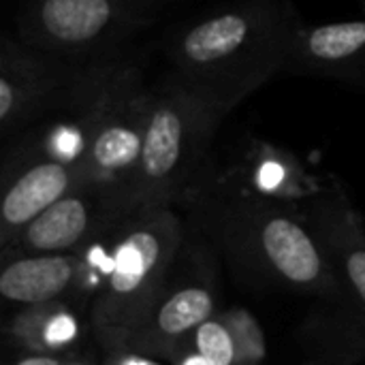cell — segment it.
I'll list each match as a JSON object with an SVG mask.
<instances>
[{"mask_svg":"<svg viewBox=\"0 0 365 365\" xmlns=\"http://www.w3.org/2000/svg\"><path fill=\"white\" fill-rule=\"evenodd\" d=\"M152 83L137 53L113 56L103 73L94 101V133L86 158V180L115 190H124L133 178L150 118Z\"/></svg>","mask_w":365,"mask_h":365,"instance_id":"6","label":"cell"},{"mask_svg":"<svg viewBox=\"0 0 365 365\" xmlns=\"http://www.w3.org/2000/svg\"><path fill=\"white\" fill-rule=\"evenodd\" d=\"M186 346L195 349L214 365H240L237 346L222 312H216L203 325H199Z\"/></svg>","mask_w":365,"mask_h":365,"instance_id":"17","label":"cell"},{"mask_svg":"<svg viewBox=\"0 0 365 365\" xmlns=\"http://www.w3.org/2000/svg\"><path fill=\"white\" fill-rule=\"evenodd\" d=\"M115 214H122L118 207V192L86 182L36 216L4 250V259L79 252Z\"/></svg>","mask_w":365,"mask_h":365,"instance_id":"10","label":"cell"},{"mask_svg":"<svg viewBox=\"0 0 365 365\" xmlns=\"http://www.w3.org/2000/svg\"><path fill=\"white\" fill-rule=\"evenodd\" d=\"M75 355H28L24 353L13 365H73Z\"/></svg>","mask_w":365,"mask_h":365,"instance_id":"19","label":"cell"},{"mask_svg":"<svg viewBox=\"0 0 365 365\" xmlns=\"http://www.w3.org/2000/svg\"><path fill=\"white\" fill-rule=\"evenodd\" d=\"M287 73L365 88V19L302 26Z\"/></svg>","mask_w":365,"mask_h":365,"instance_id":"12","label":"cell"},{"mask_svg":"<svg viewBox=\"0 0 365 365\" xmlns=\"http://www.w3.org/2000/svg\"><path fill=\"white\" fill-rule=\"evenodd\" d=\"M96 62V60H94ZM90 62H73L21 36L0 43V133L15 139L68 101Z\"/></svg>","mask_w":365,"mask_h":365,"instance_id":"7","label":"cell"},{"mask_svg":"<svg viewBox=\"0 0 365 365\" xmlns=\"http://www.w3.org/2000/svg\"><path fill=\"white\" fill-rule=\"evenodd\" d=\"M101 365H171L154 355H148L143 351H137L133 346H115L109 351H103Z\"/></svg>","mask_w":365,"mask_h":365,"instance_id":"18","label":"cell"},{"mask_svg":"<svg viewBox=\"0 0 365 365\" xmlns=\"http://www.w3.org/2000/svg\"><path fill=\"white\" fill-rule=\"evenodd\" d=\"M229 169L255 195L299 210L325 186L293 152L263 139H252L242 152V158Z\"/></svg>","mask_w":365,"mask_h":365,"instance_id":"13","label":"cell"},{"mask_svg":"<svg viewBox=\"0 0 365 365\" xmlns=\"http://www.w3.org/2000/svg\"><path fill=\"white\" fill-rule=\"evenodd\" d=\"M184 240L175 207L124 212L113 227V263L90 304L88 327L103 351L124 346L169 282Z\"/></svg>","mask_w":365,"mask_h":365,"instance_id":"4","label":"cell"},{"mask_svg":"<svg viewBox=\"0 0 365 365\" xmlns=\"http://www.w3.org/2000/svg\"><path fill=\"white\" fill-rule=\"evenodd\" d=\"M229 113L214 96L173 73L154 83L141 156L118 195L120 212L180 205L212 165V141Z\"/></svg>","mask_w":365,"mask_h":365,"instance_id":"3","label":"cell"},{"mask_svg":"<svg viewBox=\"0 0 365 365\" xmlns=\"http://www.w3.org/2000/svg\"><path fill=\"white\" fill-rule=\"evenodd\" d=\"M222 314L233 334L240 365L265 364L267 342H265V334H263V327L257 321V317L242 306H231V308L222 310Z\"/></svg>","mask_w":365,"mask_h":365,"instance_id":"16","label":"cell"},{"mask_svg":"<svg viewBox=\"0 0 365 365\" xmlns=\"http://www.w3.org/2000/svg\"><path fill=\"white\" fill-rule=\"evenodd\" d=\"M79 255H24L4 259L0 295L19 308L73 299L77 291Z\"/></svg>","mask_w":365,"mask_h":365,"instance_id":"14","label":"cell"},{"mask_svg":"<svg viewBox=\"0 0 365 365\" xmlns=\"http://www.w3.org/2000/svg\"><path fill=\"white\" fill-rule=\"evenodd\" d=\"M173 0H26L17 36L73 62L128 51Z\"/></svg>","mask_w":365,"mask_h":365,"instance_id":"5","label":"cell"},{"mask_svg":"<svg viewBox=\"0 0 365 365\" xmlns=\"http://www.w3.org/2000/svg\"><path fill=\"white\" fill-rule=\"evenodd\" d=\"M6 336L28 355H75L86 336V321L68 299L24 306L11 317Z\"/></svg>","mask_w":365,"mask_h":365,"instance_id":"15","label":"cell"},{"mask_svg":"<svg viewBox=\"0 0 365 365\" xmlns=\"http://www.w3.org/2000/svg\"><path fill=\"white\" fill-rule=\"evenodd\" d=\"M171 365H214L212 361H207L203 355H199L195 349L190 346H184V351L171 361Z\"/></svg>","mask_w":365,"mask_h":365,"instance_id":"20","label":"cell"},{"mask_svg":"<svg viewBox=\"0 0 365 365\" xmlns=\"http://www.w3.org/2000/svg\"><path fill=\"white\" fill-rule=\"evenodd\" d=\"M302 26L289 0L227 2L171 36V73L233 111L269 79L287 73Z\"/></svg>","mask_w":365,"mask_h":365,"instance_id":"2","label":"cell"},{"mask_svg":"<svg viewBox=\"0 0 365 365\" xmlns=\"http://www.w3.org/2000/svg\"><path fill=\"white\" fill-rule=\"evenodd\" d=\"M180 205L246 272L291 291L338 297L334 269L304 210L259 197L231 169L212 165Z\"/></svg>","mask_w":365,"mask_h":365,"instance_id":"1","label":"cell"},{"mask_svg":"<svg viewBox=\"0 0 365 365\" xmlns=\"http://www.w3.org/2000/svg\"><path fill=\"white\" fill-rule=\"evenodd\" d=\"M216 314L214 276L195 272L163 289L137 331L124 346H133L163 361H173L192 334Z\"/></svg>","mask_w":365,"mask_h":365,"instance_id":"11","label":"cell"},{"mask_svg":"<svg viewBox=\"0 0 365 365\" xmlns=\"http://www.w3.org/2000/svg\"><path fill=\"white\" fill-rule=\"evenodd\" d=\"M79 165H64L15 145L6 163L0 201V244L6 250L15 237L47 207L86 184Z\"/></svg>","mask_w":365,"mask_h":365,"instance_id":"9","label":"cell"},{"mask_svg":"<svg viewBox=\"0 0 365 365\" xmlns=\"http://www.w3.org/2000/svg\"><path fill=\"white\" fill-rule=\"evenodd\" d=\"M304 216L317 233L336 276L338 297L351 323L365 331V225L342 184L331 178L304 205Z\"/></svg>","mask_w":365,"mask_h":365,"instance_id":"8","label":"cell"}]
</instances>
